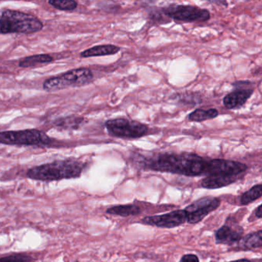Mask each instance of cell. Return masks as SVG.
<instances>
[{"label":"cell","mask_w":262,"mask_h":262,"mask_svg":"<svg viewBox=\"0 0 262 262\" xmlns=\"http://www.w3.org/2000/svg\"><path fill=\"white\" fill-rule=\"evenodd\" d=\"M141 165L145 169L181 176H241L248 170L242 162L222 159H208L194 153L164 152L142 157Z\"/></svg>","instance_id":"cell-1"},{"label":"cell","mask_w":262,"mask_h":262,"mask_svg":"<svg viewBox=\"0 0 262 262\" xmlns=\"http://www.w3.org/2000/svg\"><path fill=\"white\" fill-rule=\"evenodd\" d=\"M85 164L76 159L54 161L30 168L27 177L33 180L52 182L80 177Z\"/></svg>","instance_id":"cell-2"},{"label":"cell","mask_w":262,"mask_h":262,"mask_svg":"<svg viewBox=\"0 0 262 262\" xmlns=\"http://www.w3.org/2000/svg\"><path fill=\"white\" fill-rule=\"evenodd\" d=\"M43 28V24L33 15L17 10H0V34L36 33Z\"/></svg>","instance_id":"cell-3"},{"label":"cell","mask_w":262,"mask_h":262,"mask_svg":"<svg viewBox=\"0 0 262 262\" xmlns=\"http://www.w3.org/2000/svg\"><path fill=\"white\" fill-rule=\"evenodd\" d=\"M93 72L87 68H79L67 72L60 76L49 78L43 82L47 92L59 91L68 87H80L88 85L93 80Z\"/></svg>","instance_id":"cell-4"},{"label":"cell","mask_w":262,"mask_h":262,"mask_svg":"<svg viewBox=\"0 0 262 262\" xmlns=\"http://www.w3.org/2000/svg\"><path fill=\"white\" fill-rule=\"evenodd\" d=\"M47 133L37 129L4 131L0 133V143L8 145L43 147L52 143Z\"/></svg>","instance_id":"cell-5"},{"label":"cell","mask_w":262,"mask_h":262,"mask_svg":"<svg viewBox=\"0 0 262 262\" xmlns=\"http://www.w3.org/2000/svg\"><path fill=\"white\" fill-rule=\"evenodd\" d=\"M105 128L112 136L125 139H136L148 134L149 128L145 124L125 118L108 119Z\"/></svg>","instance_id":"cell-6"},{"label":"cell","mask_w":262,"mask_h":262,"mask_svg":"<svg viewBox=\"0 0 262 262\" xmlns=\"http://www.w3.org/2000/svg\"><path fill=\"white\" fill-rule=\"evenodd\" d=\"M162 9L168 19L184 23L205 22L211 17L209 11L195 6L170 5Z\"/></svg>","instance_id":"cell-7"},{"label":"cell","mask_w":262,"mask_h":262,"mask_svg":"<svg viewBox=\"0 0 262 262\" xmlns=\"http://www.w3.org/2000/svg\"><path fill=\"white\" fill-rule=\"evenodd\" d=\"M220 205L221 200L219 198L208 196L198 199L184 209L186 213L187 222L194 225L202 222L210 213L215 211Z\"/></svg>","instance_id":"cell-8"},{"label":"cell","mask_w":262,"mask_h":262,"mask_svg":"<svg viewBox=\"0 0 262 262\" xmlns=\"http://www.w3.org/2000/svg\"><path fill=\"white\" fill-rule=\"evenodd\" d=\"M141 222L145 225L158 228H173L187 222V216L185 210L179 209L160 215L147 216Z\"/></svg>","instance_id":"cell-9"},{"label":"cell","mask_w":262,"mask_h":262,"mask_svg":"<svg viewBox=\"0 0 262 262\" xmlns=\"http://www.w3.org/2000/svg\"><path fill=\"white\" fill-rule=\"evenodd\" d=\"M254 90L250 88H237L228 93L223 99V104L228 110H235L243 106L251 97Z\"/></svg>","instance_id":"cell-10"},{"label":"cell","mask_w":262,"mask_h":262,"mask_svg":"<svg viewBox=\"0 0 262 262\" xmlns=\"http://www.w3.org/2000/svg\"><path fill=\"white\" fill-rule=\"evenodd\" d=\"M243 229L241 227L224 225L215 233V240L217 244L231 245L237 244L243 236Z\"/></svg>","instance_id":"cell-11"},{"label":"cell","mask_w":262,"mask_h":262,"mask_svg":"<svg viewBox=\"0 0 262 262\" xmlns=\"http://www.w3.org/2000/svg\"><path fill=\"white\" fill-rule=\"evenodd\" d=\"M242 177V176H207L205 179H202L201 185L208 189H216V188H223L234 183Z\"/></svg>","instance_id":"cell-12"},{"label":"cell","mask_w":262,"mask_h":262,"mask_svg":"<svg viewBox=\"0 0 262 262\" xmlns=\"http://www.w3.org/2000/svg\"><path fill=\"white\" fill-rule=\"evenodd\" d=\"M120 47L115 45H100L92 47L81 53L82 58L98 57V56H111L120 52Z\"/></svg>","instance_id":"cell-13"},{"label":"cell","mask_w":262,"mask_h":262,"mask_svg":"<svg viewBox=\"0 0 262 262\" xmlns=\"http://www.w3.org/2000/svg\"><path fill=\"white\" fill-rule=\"evenodd\" d=\"M239 249L252 250L261 248L262 246V231H256L251 234H247L242 237L237 243Z\"/></svg>","instance_id":"cell-14"},{"label":"cell","mask_w":262,"mask_h":262,"mask_svg":"<svg viewBox=\"0 0 262 262\" xmlns=\"http://www.w3.org/2000/svg\"><path fill=\"white\" fill-rule=\"evenodd\" d=\"M140 211V208L137 205H132V204L116 205L106 210L107 214H115V215L122 216V217L137 215Z\"/></svg>","instance_id":"cell-15"},{"label":"cell","mask_w":262,"mask_h":262,"mask_svg":"<svg viewBox=\"0 0 262 262\" xmlns=\"http://www.w3.org/2000/svg\"><path fill=\"white\" fill-rule=\"evenodd\" d=\"M219 111L216 108H208V110L197 108L188 115V119L191 122H202L214 119L219 116Z\"/></svg>","instance_id":"cell-16"},{"label":"cell","mask_w":262,"mask_h":262,"mask_svg":"<svg viewBox=\"0 0 262 262\" xmlns=\"http://www.w3.org/2000/svg\"><path fill=\"white\" fill-rule=\"evenodd\" d=\"M53 58L49 54H39L24 58L19 62V67L22 68L33 67L39 64L49 63L53 62Z\"/></svg>","instance_id":"cell-17"},{"label":"cell","mask_w":262,"mask_h":262,"mask_svg":"<svg viewBox=\"0 0 262 262\" xmlns=\"http://www.w3.org/2000/svg\"><path fill=\"white\" fill-rule=\"evenodd\" d=\"M262 195V186L260 184L254 185L251 189L245 191L242 194L240 199L241 205H247L257 199H260Z\"/></svg>","instance_id":"cell-18"},{"label":"cell","mask_w":262,"mask_h":262,"mask_svg":"<svg viewBox=\"0 0 262 262\" xmlns=\"http://www.w3.org/2000/svg\"><path fill=\"white\" fill-rule=\"evenodd\" d=\"M49 4L62 11H73L78 7V3L74 0H50Z\"/></svg>","instance_id":"cell-19"},{"label":"cell","mask_w":262,"mask_h":262,"mask_svg":"<svg viewBox=\"0 0 262 262\" xmlns=\"http://www.w3.org/2000/svg\"><path fill=\"white\" fill-rule=\"evenodd\" d=\"M83 118L67 117L65 119H60L58 121L56 125L58 126L64 127V128H78L79 125L83 122Z\"/></svg>","instance_id":"cell-20"},{"label":"cell","mask_w":262,"mask_h":262,"mask_svg":"<svg viewBox=\"0 0 262 262\" xmlns=\"http://www.w3.org/2000/svg\"><path fill=\"white\" fill-rule=\"evenodd\" d=\"M179 102L186 105H196V104L200 103L202 99L199 97V95L194 94V93H185V94L179 95L178 97Z\"/></svg>","instance_id":"cell-21"},{"label":"cell","mask_w":262,"mask_h":262,"mask_svg":"<svg viewBox=\"0 0 262 262\" xmlns=\"http://www.w3.org/2000/svg\"><path fill=\"white\" fill-rule=\"evenodd\" d=\"M30 256L24 254H15L0 258V262H32Z\"/></svg>","instance_id":"cell-22"},{"label":"cell","mask_w":262,"mask_h":262,"mask_svg":"<svg viewBox=\"0 0 262 262\" xmlns=\"http://www.w3.org/2000/svg\"><path fill=\"white\" fill-rule=\"evenodd\" d=\"M149 15L150 19L153 22L157 23V24H167L171 21L162 13V9H156L155 10H151Z\"/></svg>","instance_id":"cell-23"},{"label":"cell","mask_w":262,"mask_h":262,"mask_svg":"<svg viewBox=\"0 0 262 262\" xmlns=\"http://www.w3.org/2000/svg\"><path fill=\"white\" fill-rule=\"evenodd\" d=\"M180 262H199V258L194 254H187L182 256Z\"/></svg>","instance_id":"cell-24"},{"label":"cell","mask_w":262,"mask_h":262,"mask_svg":"<svg viewBox=\"0 0 262 262\" xmlns=\"http://www.w3.org/2000/svg\"><path fill=\"white\" fill-rule=\"evenodd\" d=\"M261 208L262 205H260L257 207V209L255 210V215L257 219H261Z\"/></svg>","instance_id":"cell-25"},{"label":"cell","mask_w":262,"mask_h":262,"mask_svg":"<svg viewBox=\"0 0 262 262\" xmlns=\"http://www.w3.org/2000/svg\"><path fill=\"white\" fill-rule=\"evenodd\" d=\"M229 262H251V260H248L246 258L238 259V260H232V261Z\"/></svg>","instance_id":"cell-26"}]
</instances>
